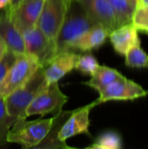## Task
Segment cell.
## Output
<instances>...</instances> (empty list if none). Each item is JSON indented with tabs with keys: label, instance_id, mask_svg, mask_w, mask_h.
<instances>
[{
	"label": "cell",
	"instance_id": "1",
	"mask_svg": "<svg viewBox=\"0 0 148 149\" xmlns=\"http://www.w3.org/2000/svg\"><path fill=\"white\" fill-rule=\"evenodd\" d=\"M97 24L85 13L77 0H72L64 23L55 38L57 54L71 51L72 44L93 25Z\"/></svg>",
	"mask_w": 148,
	"mask_h": 149
},
{
	"label": "cell",
	"instance_id": "2",
	"mask_svg": "<svg viewBox=\"0 0 148 149\" xmlns=\"http://www.w3.org/2000/svg\"><path fill=\"white\" fill-rule=\"evenodd\" d=\"M46 85L44 67L39 66L25 84L4 98L7 113L17 120L26 119V108Z\"/></svg>",
	"mask_w": 148,
	"mask_h": 149
},
{
	"label": "cell",
	"instance_id": "3",
	"mask_svg": "<svg viewBox=\"0 0 148 149\" xmlns=\"http://www.w3.org/2000/svg\"><path fill=\"white\" fill-rule=\"evenodd\" d=\"M55 121L56 115L31 121H26L25 119L17 120L8 133L7 142L18 144L24 149L37 148L47 137Z\"/></svg>",
	"mask_w": 148,
	"mask_h": 149
},
{
	"label": "cell",
	"instance_id": "4",
	"mask_svg": "<svg viewBox=\"0 0 148 149\" xmlns=\"http://www.w3.org/2000/svg\"><path fill=\"white\" fill-rule=\"evenodd\" d=\"M25 53L32 57L40 66L46 67L57 55L56 40L47 37L37 25L22 33Z\"/></svg>",
	"mask_w": 148,
	"mask_h": 149
},
{
	"label": "cell",
	"instance_id": "5",
	"mask_svg": "<svg viewBox=\"0 0 148 149\" xmlns=\"http://www.w3.org/2000/svg\"><path fill=\"white\" fill-rule=\"evenodd\" d=\"M39 66L38 63L30 55L17 54L16 61L0 83V96L5 98L25 84Z\"/></svg>",
	"mask_w": 148,
	"mask_h": 149
},
{
	"label": "cell",
	"instance_id": "6",
	"mask_svg": "<svg viewBox=\"0 0 148 149\" xmlns=\"http://www.w3.org/2000/svg\"><path fill=\"white\" fill-rule=\"evenodd\" d=\"M67 101L68 97L61 92L58 82L47 84L26 108V116L58 113Z\"/></svg>",
	"mask_w": 148,
	"mask_h": 149
},
{
	"label": "cell",
	"instance_id": "7",
	"mask_svg": "<svg viewBox=\"0 0 148 149\" xmlns=\"http://www.w3.org/2000/svg\"><path fill=\"white\" fill-rule=\"evenodd\" d=\"M72 0H44L37 26L55 39L68 12Z\"/></svg>",
	"mask_w": 148,
	"mask_h": 149
},
{
	"label": "cell",
	"instance_id": "8",
	"mask_svg": "<svg viewBox=\"0 0 148 149\" xmlns=\"http://www.w3.org/2000/svg\"><path fill=\"white\" fill-rule=\"evenodd\" d=\"M99 97L97 99L98 104L107 101H127L143 98L148 94L140 84L126 79L125 76L113 82L106 88L99 92Z\"/></svg>",
	"mask_w": 148,
	"mask_h": 149
},
{
	"label": "cell",
	"instance_id": "9",
	"mask_svg": "<svg viewBox=\"0 0 148 149\" xmlns=\"http://www.w3.org/2000/svg\"><path fill=\"white\" fill-rule=\"evenodd\" d=\"M98 105L97 100H95L89 105L73 110L72 113L59 128L57 135L58 141L60 143L66 145V140L78 134H84L91 137V134L89 132V115L91 110Z\"/></svg>",
	"mask_w": 148,
	"mask_h": 149
},
{
	"label": "cell",
	"instance_id": "10",
	"mask_svg": "<svg viewBox=\"0 0 148 149\" xmlns=\"http://www.w3.org/2000/svg\"><path fill=\"white\" fill-rule=\"evenodd\" d=\"M88 17L109 32L118 28L114 11L108 0H77Z\"/></svg>",
	"mask_w": 148,
	"mask_h": 149
},
{
	"label": "cell",
	"instance_id": "11",
	"mask_svg": "<svg viewBox=\"0 0 148 149\" xmlns=\"http://www.w3.org/2000/svg\"><path fill=\"white\" fill-rule=\"evenodd\" d=\"M44 3V0H28L11 11L8 10L14 24L21 33L37 25Z\"/></svg>",
	"mask_w": 148,
	"mask_h": 149
},
{
	"label": "cell",
	"instance_id": "12",
	"mask_svg": "<svg viewBox=\"0 0 148 149\" xmlns=\"http://www.w3.org/2000/svg\"><path fill=\"white\" fill-rule=\"evenodd\" d=\"M79 57V54L72 51L58 53L50 64L44 67V77L47 84L58 82L64 76L75 69Z\"/></svg>",
	"mask_w": 148,
	"mask_h": 149
},
{
	"label": "cell",
	"instance_id": "13",
	"mask_svg": "<svg viewBox=\"0 0 148 149\" xmlns=\"http://www.w3.org/2000/svg\"><path fill=\"white\" fill-rule=\"evenodd\" d=\"M0 38L4 41L8 49L13 52L25 53L23 35L14 24L7 8L0 11Z\"/></svg>",
	"mask_w": 148,
	"mask_h": 149
},
{
	"label": "cell",
	"instance_id": "14",
	"mask_svg": "<svg viewBox=\"0 0 148 149\" xmlns=\"http://www.w3.org/2000/svg\"><path fill=\"white\" fill-rule=\"evenodd\" d=\"M108 38L114 51L121 56H125L132 47L140 45L139 31L132 23L119 26L110 32Z\"/></svg>",
	"mask_w": 148,
	"mask_h": 149
},
{
	"label": "cell",
	"instance_id": "15",
	"mask_svg": "<svg viewBox=\"0 0 148 149\" xmlns=\"http://www.w3.org/2000/svg\"><path fill=\"white\" fill-rule=\"evenodd\" d=\"M110 32L102 25L95 24L77 38L71 45L72 52H90L101 47L109 37Z\"/></svg>",
	"mask_w": 148,
	"mask_h": 149
},
{
	"label": "cell",
	"instance_id": "16",
	"mask_svg": "<svg viewBox=\"0 0 148 149\" xmlns=\"http://www.w3.org/2000/svg\"><path fill=\"white\" fill-rule=\"evenodd\" d=\"M123 76L124 75H122L116 69L99 65L93 74L91 75V79L88 81L83 82V84L93 88L99 93Z\"/></svg>",
	"mask_w": 148,
	"mask_h": 149
},
{
	"label": "cell",
	"instance_id": "17",
	"mask_svg": "<svg viewBox=\"0 0 148 149\" xmlns=\"http://www.w3.org/2000/svg\"><path fill=\"white\" fill-rule=\"evenodd\" d=\"M118 23V27L132 23V17L137 6V0H108Z\"/></svg>",
	"mask_w": 148,
	"mask_h": 149
},
{
	"label": "cell",
	"instance_id": "18",
	"mask_svg": "<svg viewBox=\"0 0 148 149\" xmlns=\"http://www.w3.org/2000/svg\"><path fill=\"white\" fill-rule=\"evenodd\" d=\"M87 148L92 149H121L122 139L115 131H106L101 134L94 142L88 146Z\"/></svg>",
	"mask_w": 148,
	"mask_h": 149
},
{
	"label": "cell",
	"instance_id": "19",
	"mask_svg": "<svg viewBox=\"0 0 148 149\" xmlns=\"http://www.w3.org/2000/svg\"><path fill=\"white\" fill-rule=\"evenodd\" d=\"M125 64L132 68H148V54L140 45H135L125 54Z\"/></svg>",
	"mask_w": 148,
	"mask_h": 149
},
{
	"label": "cell",
	"instance_id": "20",
	"mask_svg": "<svg viewBox=\"0 0 148 149\" xmlns=\"http://www.w3.org/2000/svg\"><path fill=\"white\" fill-rule=\"evenodd\" d=\"M16 121V119L7 113L4 104V98L0 96V145L7 142L8 133Z\"/></svg>",
	"mask_w": 148,
	"mask_h": 149
},
{
	"label": "cell",
	"instance_id": "21",
	"mask_svg": "<svg viewBox=\"0 0 148 149\" xmlns=\"http://www.w3.org/2000/svg\"><path fill=\"white\" fill-rule=\"evenodd\" d=\"M99 64L97 58L91 53H86L80 55L76 62L75 69L79 71L85 75H92L96 69L99 67Z\"/></svg>",
	"mask_w": 148,
	"mask_h": 149
},
{
	"label": "cell",
	"instance_id": "22",
	"mask_svg": "<svg viewBox=\"0 0 148 149\" xmlns=\"http://www.w3.org/2000/svg\"><path fill=\"white\" fill-rule=\"evenodd\" d=\"M132 24L139 31L148 34V6H136Z\"/></svg>",
	"mask_w": 148,
	"mask_h": 149
},
{
	"label": "cell",
	"instance_id": "23",
	"mask_svg": "<svg viewBox=\"0 0 148 149\" xmlns=\"http://www.w3.org/2000/svg\"><path fill=\"white\" fill-rule=\"evenodd\" d=\"M17 53L13 52L10 49L7 50L5 54L0 59V83L4 79L6 73L8 72L9 69L14 64L17 58Z\"/></svg>",
	"mask_w": 148,
	"mask_h": 149
},
{
	"label": "cell",
	"instance_id": "24",
	"mask_svg": "<svg viewBox=\"0 0 148 149\" xmlns=\"http://www.w3.org/2000/svg\"><path fill=\"white\" fill-rule=\"evenodd\" d=\"M8 47L6 45V44L4 43V41L0 38V59L3 58V56L5 54V52H7Z\"/></svg>",
	"mask_w": 148,
	"mask_h": 149
},
{
	"label": "cell",
	"instance_id": "25",
	"mask_svg": "<svg viewBox=\"0 0 148 149\" xmlns=\"http://www.w3.org/2000/svg\"><path fill=\"white\" fill-rule=\"evenodd\" d=\"M20 1H21V0H11L10 5L7 7V8H8V10H9L10 11L13 10L15 8H17V7L18 6V4L20 3Z\"/></svg>",
	"mask_w": 148,
	"mask_h": 149
},
{
	"label": "cell",
	"instance_id": "26",
	"mask_svg": "<svg viewBox=\"0 0 148 149\" xmlns=\"http://www.w3.org/2000/svg\"><path fill=\"white\" fill-rule=\"evenodd\" d=\"M11 0H0V10L5 9L10 5Z\"/></svg>",
	"mask_w": 148,
	"mask_h": 149
},
{
	"label": "cell",
	"instance_id": "27",
	"mask_svg": "<svg viewBox=\"0 0 148 149\" xmlns=\"http://www.w3.org/2000/svg\"><path fill=\"white\" fill-rule=\"evenodd\" d=\"M137 6H148V0H137Z\"/></svg>",
	"mask_w": 148,
	"mask_h": 149
},
{
	"label": "cell",
	"instance_id": "28",
	"mask_svg": "<svg viewBox=\"0 0 148 149\" xmlns=\"http://www.w3.org/2000/svg\"><path fill=\"white\" fill-rule=\"evenodd\" d=\"M26 1H28V0H21V1H20V3H24V2H26ZM20 3H19V4H20ZM19 4H18V5H19Z\"/></svg>",
	"mask_w": 148,
	"mask_h": 149
}]
</instances>
